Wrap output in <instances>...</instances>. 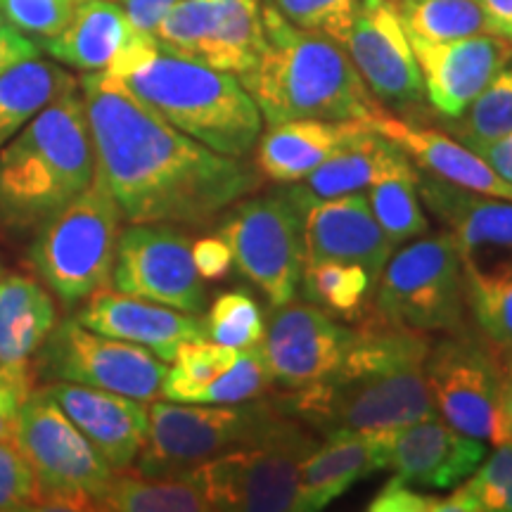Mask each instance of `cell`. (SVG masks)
Instances as JSON below:
<instances>
[{"mask_svg":"<svg viewBox=\"0 0 512 512\" xmlns=\"http://www.w3.org/2000/svg\"><path fill=\"white\" fill-rule=\"evenodd\" d=\"M19 403L22 401L10 387L0 389V441H15Z\"/></svg>","mask_w":512,"mask_h":512,"instance_id":"cell-51","label":"cell"},{"mask_svg":"<svg viewBox=\"0 0 512 512\" xmlns=\"http://www.w3.org/2000/svg\"><path fill=\"white\" fill-rule=\"evenodd\" d=\"M202 323L204 337L238 351L259 347L266 332L259 304L245 290L219 294L214 304L209 306L207 320H202Z\"/></svg>","mask_w":512,"mask_h":512,"instance_id":"cell-38","label":"cell"},{"mask_svg":"<svg viewBox=\"0 0 512 512\" xmlns=\"http://www.w3.org/2000/svg\"><path fill=\"white\" fill-rule=\"evenodd\" d=\"M219 235L233 249L235 268L271 306L297 297L306 266L302 216L290 190L242 197L228 209Z\"/></svg>","mask_w":512,"mask_h":512,"instance_id":"cell-11","label":"cell"},{"mask_svg":"<svg viewBox=\"0 0 512 512\" xmlns=\"http://www.w3.org/2000/svg\"><path fill=\"white\" fill-rule=\"evenodd\" d=\"M418 192L453 235L463 261L512 259V202L479 195L425 171L418 178Z\"/></svg>","mask_w":512,"mask_h":512,"instance_id":"cell-23","label":"cell"},{"mask_svg":"<svg viewBox=\"0 0 512 512\" xmlns=\"http://www.w3.org/2000/svg\"><path fill=\"white\" fill-rule=\"evenodd\" d=\"M351 339L354 328L339 323L316 304L278 306L261 339L273 387L294 392L335 373Z\"/></svg>","mask_w":512,"mask_h":512,"instance_id":"cell-18","label":"cell"},{"mask_svg":"<svg viewBox=\"0 0 512 512\" xmlns=\"http://www.w3.org/2000/svg\"><path fill=\"white\" fill-rule=\"evenodd\" d=\"M76 320L100 335L126 339L171 363L181 344L204 337V323L192 313L102 287L76 313Z\"/></svg>","mask_w":512,"mask_h":512,"instance_id":"cell-22","label":"cell"},{"mask_svg":"<svg viewBox=\"0 0 512 512\" xmlns=\"http://www.w3.org/2000/svg\"><path fill=\"white\" fill-rule=\"evenodd\" d=\"M384 446L387 470L425 491H451L489 456L486 441L456 430L439 415L384 432Z\"/></svg>","mask_w":512,"mask_h":512,"instance_id":"cell-20","label":"cell"},{"mask_svg":"<svg viewBox=\"0 0 512 512\" xmlns=\"http://www.w3.org/2000/svg\"><path fill=\"white\" fill-rule=\"evenodd\" d=\"M105 72L171 126L221 155L245 159L261 136L264 119L240 76L164 53L155 36L136 31Z\"/></svg>","mask_w":512,"mask_h":512,"instance_id":"cell-3","label":"cell"},{"mask_svg":"<svg viewBox=\"0 0 512 512\" xmlns=\"http://www.w3.org/2000/svg\"><path fill=\"white\" fill-rule=\"evenodd\" d=\"M458 121L456 140L470 150L496 143L512 133V67L498 72L489 86L472 100Z\"/></svg>","mask_w":512,"mask_h":512,"instance_id":"cell-37","label":"cell"},{"mask_svg":"<svg viewBox=\"0 0 512 512\" xmlns=\"http://www.w3.org/2000/svg\"><path fill=\"white\" fill-rule=\"evenodd\" d=\"M95 178L86 107L76 91L50 102L0 147V226L31 230Z\"/></svg>","mask_w":512,"mask_h":512,"instance_id":"cell-5","label":"cell"},{"mask_svg":"<svg viewBox=\"0 0 512 512\" xmlns=\"http://www.w3.org/2000/svg\"><path fill=\"white\" fill-rule=\"evenodd\" d=\"M79 0H0L12 29L50 38L67 27Z\"/></svg>","mask_w":512,"mask_h":512,"instance_id":"cell-42","label":"cell"},{"mask_svg":"<svg viewBox=\"0 0 512 512\" xmlns=\"http://www.w3.org/2000/svg\"><path fill=\"white\" fill-rule=\"evenodd\" d=\"M503 441H512V354H505L501 373V396H498Z\"/></svg>","mask_w":512,"mask_h":512,"instance_id":"cell-50","label":"cell"},{"mask_svg":"<svg viewBox=\"0 0 512 512\" xmlns=\"http://www.w3.org/2000/svg\"><path fill=\"white\" fill-rule=\"evenodd\" d=\"M164 53L245 76L266 46L259 0H181L155 29Z\"/></svg>","mask_w":512,"mask_h":512,"instance_id":"cell-14","label":"cell"},{"mask_svg":"<svg viewBox=\"0 0 512 512\" xmlns=\"http://www.w3.org/2000/svg\"><path fill=\"white\" fill-rule=\"evenodd\" d=\"M55 302L38 280L0 275V377L19 401L34 392L36 354L55 328Z\"/></svg>","mask_w":512,"mask_h":512,"instance_id":"cell-24","label":"cell"},{"mask_svg":"<svg viewBox=\"0 0 512 512\" xmlns=\"http://www.w3.org/2000/svg\"><path fill=\"white\" fill-rule=\"evenodd\" d=\"M503 354L489 342L453 335L430 347L425 377L434 408L441 420L456 430L486 441L503 444L498 396H501Z\"/></svg>","mask_w":512,"mask_h":512,"instance_id":"cell-13","label":"cell"},{"mask_svg":"<svg viewBox=\"0 0 512 512\" xmlns=\"http://www.w3.org/2000/svg\"><path fill=\"white\" fill-rule=\"evenodd\" d=\"M294 27L316 31L342 43L351 27L358 0H268Z\"/></svg>","mask_w":512,"mask_h":512,"instance_id":"cell-41","label":"cell"},{"mask_svg":"<svg viewBox=\"0 0 512 512\" xmlns=\"http://www.w3.org/2000/svg\"><path fill=\"white\" fill-rule=\"evenodd\" d=\"M38 486L27 460L12 441H0V512L36 510Z\"/></svg>","mask_w":512,"mask_h":512,"instance_id":"cell-43","label":"cell"},{"mask_svg":"<svg viewBox=\"0 0 512 512\" xmlns=\"http://www.w3.org/2000/svg\"><path fill=\"white\" fill-rule=\"evenodd\" d=\"M112 285L192 316L207 306L204 280L192 264V245L176 223H133L121 230Z\"/></svg>","mask_w":512,"mask_h":512,"instance_id":"cell-15","label":"cell"},{"mask_svg":"<svg viewBox=\"0 0 512 512\" xmlns=\"http://www.w3.org/2000/svg\"><path fill=\"white\" fill-rule=\"evenodd\" d=\"M411 46L422 74V88L432 110L448 121L465 114L472 100L512 60V43L491 34L458 41H425L411 36Z\"/></svg>","mask_w":512,"mask_h":512,"instance_id":"cell-19","label":"cell"},{"mask_svg":"<svg viewBox=\"0 0 512 512\" xmlns=\"http://www.w3.org/2000/svg\"><path fill=\"white\" fill-rule=\"evenodd\" d=\"M465 302L491 347L512 354V259L463 261Z\"/></svg>","mask_w":512,"mask_h":512,"instance_id":"cell-32","label":"cell"},{"mask_svg":"<svg viewBox=\"0 0 512 512\" xmlns=\"http://www.w3.org/2000/svg\"><path fill=\"white\" fill-rule=\"evenodd\" d=\"M242 351L223 347V344L211 342L207 337L190 339L178 347L176 356L171 358V368H166L162 394L166 401L192 403L197 394L221 377L226 370L238 361Z\"/></svg>","mask_w":512,"mask_h":512,"instance_id":"cell-35","label":"cell"},{"mask_svg":"<svg viewBox=\"0 0 512 512\" xmlns=\"http://www.w3.org/2000/svg\"><path fill=\"white\" fill-rule=\"evenodd\" d=\"M425 332L382 318L375 309L356 320L354 339L335 373L283 392L278 403L311 430L389 432L437 418L425 361Z\"/></svg>","mask_w":512,"mask_h":512,"instance_id":"cell-2","label":"cell"},{"mask_svg":"<svg viewBox=\"0 0 512 512\" xmlns=\"http://www.w3.org/2000/svg\"><path fill=\"white\" fill-rule=\"evenodd\" d=\"M399 12L411 36L425 41H458L486 34L477 0H399Z\"/></svg>","mask_w":512,"mask_h":512,"instance_id":"cell-36","label":"cell"},{"mask_svg":"<svg viewBox=\"0 0 512 512\" xmlns=\"http://www.w3.org/2000/svg\"><path fill=\"white\" fill-rule=\"evenodd\" d=\"M460 486L475 512H512V441L498 444Z\"/></svg>","mask_w":512,"mask_h":512,"instance_id":"cell-40","label":"cell"},{"mask_svg":"<svg viewBox=\"0 0 512 512\" xmlns=\"http://www.w3.org/2000/svg\"><path fill=\"white\" fill-rule=\"evenodd\" d=\"M110 512H207L202 491L183 472L164 477L114 475L95 503Z\"/></svg>","mask_w":512,"mask_h":512,"instance_id":"cell-31","label":"cell"},{"mask_svg":"<svg viewBox=\"0 0 512 512\" xmlns=\"http://www.w3.org/2000/svg\"><path fill=\"white\" fill-rule=\"evenodd\" d=\"M370 128L366 121L292 119L256 140V171L275 183H299Z\"/></svg>","mask_w":512,"mask_h":512,"instance_id":"cell-25","label":"cell"},{"mask_svg":"<svg viewBox=\"0 0 512 512\" xmlns=\"http://www.w3.org/2000/svg\"><path fill=\"white\" fill-rule=\"evenodd\" d=\"M38 50L41 48L34 41H29L12 27L0 31V72H5L12 64L29 60V57H38Z\"/></svg>","mask_w":512,"mask_h":512,"instance_id":"cell-47","label":"cell"},{"mask_svg":"<svg viewBox=\"0 0 512 512\" xmlns=\"http://www.w3.org/2000/svg\"><path fill=\"white\" fill-rule=\"evenodd\" d=\"M418 178L420 171L411 169L406 174L382 178L368 188L370 209L394 247L420 238L430 230L425 211L420 209Z\"/></svg>","mask_w":512,"mask_h":512,"instance_id":"cell-34","label":"cell"},{"mask_svg":"<svg viewBox=\"0 0 512 512\" xmlns=\"http://www.w3.org/2000/svg\"><path fill=\"white\" fill-rule=\"evenodd\" d=\"M36 477V510H95L114 470L46 389L19 403L15 441Z\"/></svg>","mask_w":512,"mask_h":512,"instance_id":"cell-9","label":"cell"},{"mask_svg":"<svg viewBox=\"0 0 512 512\" xmlns=\"http://www.w3.org/2000/svg\"><path fill=\"white\" fill-rule=\"evenodd\" d=\"M43 389L114 472L133 467L145 448L150 427V406L145 401L64 380L50 382Z\"/></svg>","mask_w":512,"mask_h":512,"instance_id":"cell-21","label":"cell"},{"mask_svg":"<svg viewBox=\"0 0 512 512\" xmlns=\"http://www.w3.org/2000/svg\"><path fill=\"white\" fill-rule=\"evenodd\" d=\"M278 399L214 406V403L152 401L138 475H178L230 448L264 437L287 418Z\"/></svg>","mask_w":512,"mask_h":512,"instance_id":"cell-8","label":"cell"},{"mask_svg":"<svg viewBox=\"0 0 512 512\" xmlns=\"http://www.w3.org/2000/svg\"><path fill=\"white\" fill-rule=\"evenodd\" d=\"M124 211L93 178L81 195L43 223L29 261L48 290L67 306L112 285Z\"/></svg>","mask_w":512,"mask_h":512,"instance_id":"cell-7","label":"cell"},{"mask_svg":"<svg viewBox=\"0 0 512 512\" xmlns=\"http://www.w3.org/2000/svg\"><path fill=\"white\" fill-rule=\"evenodd\" d=\"M261 19L264 53L240 81L268 126L292 119L370 124L382 112L337 41L294 27L271 3L261 5Z\"/></svg>","mask_w":512,"mask_h":512,"instance_id":"cell-4","label":"cell"},{"mask_svg":"<svg viewBox=\"0 0 512 512\" xmlns=\"http://www.w3.org/2000/svg\"><path fill=\"white\" fill-rule=\"evenodd\" d=\"M318 441L292 415L264 437L230 448L183 475L202 491L209 510L299 512V465Z\"/></svg>","mask_w":512,"mask_h":512,"instance_id":"cell-6","label":"cell"},{"mask_svg":"<svg viewBox=\"0 0 512 512\" xmlns=\"http://www.w3.org/2000/svg\"><path fill=\"white\" fill-rule=\"evenodd\" d=\"M475 152L491 166V169L498 171L505 181L512 183V133L501 140H496V143L479 147Z\"/></svg>","mask_w":512,"mask_h":512,"instance_id":"cell-49","label":"cell"},{"mask_svg":"<svg viewBox=\"0 0 512 512\" xmlns=\"http://www.w3.org/2000/svg\"><path fill=\"white\" fill-rule=\"evenodd\" d=\"M273 375L268 370L264 351L259 347L245 349L238 361L230 366L221 377L209 382L207 387L197 394L192 403H214V406H233V403H245L261 399L271 392Z\"/></svg>","mask_w":512,"mask_h":512,"instance_id":"cell-39","label":"cell"},{"mask_svg":"<svg viewBox=\"0 0 512 512\" xmlns=\"http://www.w3.org/2000/svg\"><path fill=\"white\" fill-rule=\"evenodd\" d=\"M81 91L95 178L131 223L207 226L259 188L256 166L178 131L107 72H88Z\"/></svg>","mask_w":512,"mask_h":512,"instance_id":"cell-1","label":"cell"},{"mask_svg":"<svg viewBox=\"0 0 512 512\" xmlns=\"http://www.w3.org/2000/svg\"><path fill=\"white\" fill-rule=\"evenodd\" d=\"M3 387H8V384H5V382H3V377H0V389H3Z\"/></svg>","mask_w":512,"mask_h":512,"instance_id":"cell-53","label":"cell"},{"mask_svg":"<svg viewBox=\"0 0 512 512\" xmlns=\"http://www.w3.org/2000/svg\"><path fill=\"white\" fill-rule=\"evenodd\" d=\"M76 91V79L53 62L29 57L0 72V147L50 102Z\"/></svg>","mask_w":512,"mask_h":512,"instance_id":"cell-30","label":"cell"},{"mask_svg":"<svg viewBox=\"0 0 512 512\" xmlns=\"http://www.w3.org/2000/svg\"><path fill=\"white\" fill-rule=\"evenodd\" d=\"M377 280L366 266L349 261H318L306 264L302 290L306 302L316 304L332 318L356 320L373 309Z\"/></svg>","mask_w":512,"mask_h":512,"instance_id":"cell-33","label":"cell"},{"mask_svg":"<svg viewBox=\"0 0 512 512\" xmlns=\"http://www.w3.org/2000/svg\"><path fill=\"white\" fill-rule=\"evenodd\" d=\"M465 306L463 256L448 230L394 249L373 297L382 318L418 332H458Z\"/></svg>","mask_w":512,"mask_h":512,"instance_id":"cell-10","label":"cell"},{"mask_svg":"<svg viewBox=\"0 0 512 512\" xmlns=\"http://www.w3.org/2000/svg\"><path fill=\"white\" fill-rule=\"evenodd\" d=\"M411 169H415L413 159L370 126L356 143L339 150L304 181L313 195L339 197L363 192L382 178L406 174Z\"/></svg>","mask_w":512,"mask_h":512,"instance_id":"cell-29","label":"cell"},{"mask_svg":"<svg viewBox=\"0 0 512 512\" xmlns=\"http://www.w3.org/2000/svg\"><path fill=\"white\" fill-rule=\"evenodd\" d=\"M370 512H446V496L425 494L422 489L392 477L368 505Z\"/></svg>","mask_w":512,"mask_h":512,"instance_id":"cell-44","label":"cell"},{"mask_svg":"<svg viewBox=\"0 0 512 512\" xmlns=\"http://www.w3.org/2000/svg\"><path fill=\"white\" fill-rule=\"evenodd\" d=\"M178 3L181 0H121V8H124L133 29L152 36L159 22L166 17V12Z\"/></svg>","mask_w":512,"mask_h":512,"instance_id":"cell-46","label":"cell"},{"mask_svg":"<svg viewBox=\"0 0 512 512\" xmlns=\"http://www.w3.org/2000/svg\"><path fill=\"white\" fill-rule=\"evenodd\" d=\"M339 46L377 102L403 110L422 100V74L396 0H358Z\"/></svg>","mask_w":512,"mask_h":512,"instance_id":"cell-16","label":"cell"},{"mask_svg":"<svg viewBox=\"0 0 512 512\" xmlns=\"http://www.w3.org/2000/svg\"><path fill=\"white\" fill-rule=\"evenodd\" d=\"M192 264L202 280H221L233 271V249L221 235H207L192 245Z\"/></svg>","mask_w":512,"mask_h":512,"instance_id":"cell-45","label":"cell"},{"mask_svg":"<svg viewBox=\"0 0 512 512\" xmlns=\"http://www.w3.org/2000/svg\"><path fill=\"white\" fill-rule=\"evenodd\" d=\"M482 8L486 34L512 43V0H477Z\"/></svg>","mask_w":512,"mask_h":512,"instance_id":"cell-48","label":"cell"},{"mask_svg":"<svg viewBox=\"0 0 512 512\" xmlns=\"http://www.w3.org/2000/svg\"><path fill=\"white\" fill-rule=\"evenodd\" d=\"M133 36L136 29L121 5L112 0H79L67 27L43 38V50L81 72H105Z\"/></svg>","mask_w":512,"mask_h":512,"instance_id":"cell-28","label":"cell"},{"mask_svg":"<svg viewBox=\"0 0 512 512\" xmlns=\"http://www.w3.org/2000/svg\"><path fill=\"white\" fill-rule=\"evenodd\" d=\"M387 470L384 432H332L299 465V512L328 508L351 486Z\"/></svg>","mask_w":512,"mask_h":512,"instance_id":"cell-27","label":"cell"},{"mask_svg":"<svg viewBox=\"0 0 512 512\" xmlns=\"http://www.w3.org/2000/svg\"><path fill=\"white\" fill-rule=\"evenodd\" d=\"M5 29H10V22L3 15V8H0V31H5Z\"/></svg>","mask_w":512,"mask_h":512,"instance_id":"cell-52","label":"cell"},{"mask_svg":"<svg viewBox=\"0 0 512 512\" xmlns=\"http://www.w3.org/2000/svg\"><path fill=\"white\" fill-rule=\"evenodd\" d=\"M287 190L302 216L306 264L349 261L366 266L375 280L380 278L396 247L377 223L368 195L318 197L299 183H290Z\"/></svg>","mask_w":512,"mask_h":512,"instance_id":"cell-17","label":"cell"},{"mask_svg":"<svg viewBox=\"0 0 512 512\" xmlns=\"http://www.w3.org/2000/svg\"><path fill=\"white\" fill-rule=\"evenodd\" d=\"M38 368L50 380L107 389L145 403L157 399L166 375L164 361L150 349L88 330L76 318L53 328Z\"/></svg>","mask_w":512,"mask_h":512,"instance_id":"cell-12","label":"cell"},{"mask_svg":"<svg viewBox=\"0 0 512 512\" xmlns=\"http://www.w3.org/2000/svg\"><path fill=\"white\" fill-rule=\"evenodd\" d=\"M370 126L380 136L399 145L425 174L444 178L448 183L479 192V195L512 202V183L505 181L475 150L458 143L456 138H448L446 133L434 131V128L408 124L387 110L377 114Z\"/></svg>","mask_w":512,"mask_h":512,"instance_id":"cell-26","label":"cell"}]
</instances>
